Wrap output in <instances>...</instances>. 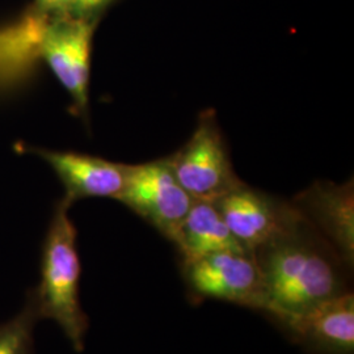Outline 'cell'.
Returning <instances> with one entry per match:
<instances>
[{
  "label": "cell",
  "mask_w": 354,
  "mask_h": 354,
  "mask_svg": "<svg viewBox=\"0 0 354 354\" xmlns=\"http://www.w3.org/2000/svg\"><path fill=\"white\" fill-rule=\"evenodd\" d=\"M279 322L317 354L354 353V295L349 290Z\"/></svg>",
  "instance_id": "9c48e42d"
},
{
  "label": "cell",
  "mask_w": 354,
  "mask_h": 354,
  "mask_svg": "<svg viewBox=\"0 0 354 354\" xmlns=\"http://www.w3.org/2000/svg\"><path fill=\"white\" fill-rule=\"evenodd\" d=\"M71 203H57L42 245L41 277L33 288L41 320H53L76 352H83L89 320L80 297V259L77 232L68 210Z\"/></svg>",
  "instance_id": "7a4b0ae2"
},
{
  "label": "cell",
  "mask_w": 354,
  "mask_h": 354,
  "mask_svg": "<svg viewBox=\"0 0 354 354\" xmlns=\"http://www.w3.org/2000/svg\"><path fill=\"white\" fill-rule=\"evenodd\" d=\"M115 0H74L71 16L99 23V19Z\"/></svg>",
  "instance_id": "4fadbf2b"
},
{
  "label": "cell",
  "mask_w": 354,
  "mask_h": 354,
  "mask_svg": "<svg viewBox=\"0 0 354 354\" xmlns=\"http://www.w3.org/2000/svg\"><path fill=\"white\" fill-rule=\"evenodd\" d=\"M33 152L50 165L64 188L68 203L83 198H113L121 193L127 165L73 151L35 149Z\"/></svg>",
  "instance_id": "30bf717a"
},
{
  "label": "cell",
  "mask_w": 354,
  "mask_h": 354,
  "mask_svg": "<svg viewBox=\"0 0 354 354\" xmlns=\"http://www.w3.org/2000/svg\"><path fill=\"white\" fill-rule=\"evenodd\" d=\"M310 228L306 222L253 253L264 279L266 314L277 320L348 291L339 268L344 264L329 245L310 235Z\"/></svg>",
  "instance_id": "6da1fadb"
},
{
  "label": "cell",
  "mask_w": 354,
  "mask_h": 354,
  "mask_svg": "<svg viewBox=\"0 0 354 354\" xmlns=\"http://www.w3.org/2000/svg\"><path fill=\"white\" fill-rule=\"evenodd\" d=\"M74 0H36L35 10L49 17H61L71 13Z\"/></svg>",
  "instance_id": "5bb4252c"
},
{
  "label": "cell",
  "mask_w": 354,
  "mask_h": 354,
  "mask_svg": "<svg viewBox=\"0 0 354 354\" xmlns=\"http://www.w3.org/2000/svg\"><path fill=\"white\" fill-rule=\"evenodd\" d=\"M227 227L247 252L301 227L307 221L294 206L241 183L215 201Z\"/></svg>",
  "instance_id": "8992f818"
},
{
  "label": "cell",
  "mask_w": 354,
  "mask_h": 354,
  "mask_svg": "<svg viewBox=\"0 0 354 354\" xmlns=\"http://www.w3.org/2000/svg\"><path fill=\"white\" fill-rule=\"evenodd\" d=\"M41 320L35 290L26 292L21 310L7 322L0 323V354H32L35 329Z\"/></svg>",
  "instance_id": "7c38bea8"
},
{
  "label": "cell",
  "mask_w": 354,
  "mask_h": 354,
  "mask_svg": "<svg viewBox=\"0 0 354 354\" xmlns=\"http://www.w3.org/2000/svg\"><path fill=\"white\" fill-rule=\"evenodd\" d=\"M294 206L326 236L348 269L354 264V192L352 183H319L295 198Z\"/></svg>",
  "instance_id": "ba28073f"
},
{
  "label": "cell",
  "mask_w": 354,
  "mask_h": 354,
  "mask_svg": "<svg viewBox=\"0 0 354 354\" xmlns=\"http://www.w3.org/2000/svg\"><path fill=\"white\" fill-rule=\"evenodd\" d=\"M172 243L184 264L212 253L247 252L231 234L216 205L210 201H193Z\"/></svg>",
  "instance_id": "8fae6325"
},
{
  "label": "cell",
  "mask_w": 354,
  "mask_h": 354,
  "mask_svg": "<svg viewBox=\"0 0 354 354\" xmlns=\"http://www.w3.org/2000/svg\"><path fill=\"white\" fill-rule=\"evenodd\" d=\"M115 200L171 241L194 201L177 181L167 159L127 165L125 184Z\"/></svg>",
  "instance_id": "277c9868"
},
{
  "label": "cell",
  "mask_w": 354,
  "mask_h": 354,
  "mask_svg": "<svg viewBox=\"0 0 354 354\" xmlns=\"http://www.w3.org/2000/svg\"><path fill=\"white\" fill-rule=\"evenodd\" d=\"M97 23L71 15L50 17L38 55L71 96L77 113L88 109L92 39Z\"/></svg>",
  "instance_id": "52a82bcc"
},
{
  "label": "cell",
  "mask_w": 354,
  "mask_h": 354,
  "mask_svg": "<svg viewBox=\"0 0 354 354\" xmlns=\"http://www.w3.org/2000/svg\"><path fill=\"white\" fill-rule=\"evenodd\" d=\"M167 160L180 185L194 201L215 203L243 183L235 175L212 112L203 114L190 140Z\"/></svg>",
  "instance_id": "3957f363"
},
{
  "label": "cell",
  "mask_w": 354,
  "mask_h": 354,
  "mask_svg": "<svg viewBox=\"0 0 354 354\" xmlns=\"http://www.w3.org/2000/svg\"><path fill=\"white\" fill-rule=\"evenodd\" d=\"M184 273L194 295L266 313L264 279L252 253H212L184 264Z\"/></svg>",
  "instance_id": "5b68a950"
}]
</instances>
